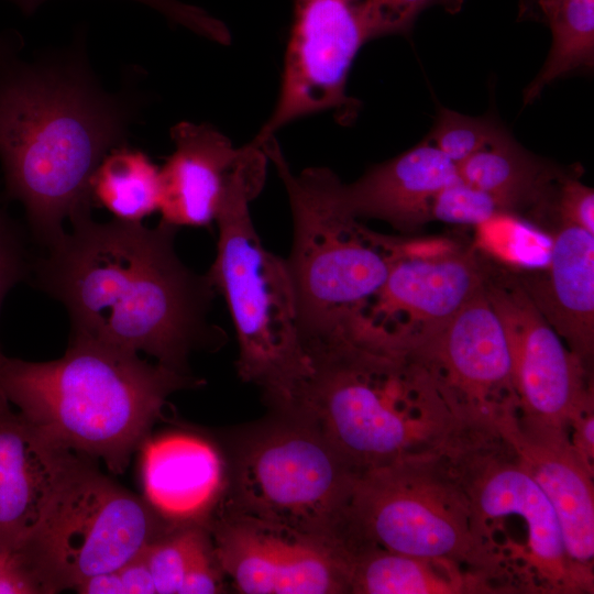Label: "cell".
Segmentation results:
<instances>
[{"label":"cell","mask_w":594,"mask_h":594,"mask_svg":"<svg viewBox=\"0 0 594 594\" xmlns=\"http://www.w3.org/2000/svg\"><path fill=\"white\" fill-rule=\"evenodd\" d=\"M520 285L590 371L594 353V234L563 223L546 275L522 279Z\"/></svg>","instance_id":"20"},{"label":"cell","mask_w":594,"mask_h":594,"mask_svg":"<svg viewBox=\"0 0 594 594\" xmlns=\"http://www.w3.org/2000/svg\"><path fill=\"white\" fill-rule=\"evenodd\" d=\"M200 381L151 364L138 353L73 337L48 362L9 358L0 350V392L45 437L122 474L150 437L173 393Z\"/></svg>","instance_id":"4"},{"label":"cell","mask_w":594,"mask_h":594,"mask_svg":"<svg viewBox=\"0 0 594 594\" xmlns=\"http://www.w3.org/2000/svg\"><path fill=\"white\" fill-rule=\"evenodd\" d=\"M22 38L0 33V162L6 197L19 200L47 249L63 222L90 212V179L125 145L138 100L95 79L82 48L28 61Z\"/></svg>","instance_id":"2"},{"label":"cell","mask_w":594,"mask_h":594,"mask_svg":"<svg viewBox=\"0 0 594 594\" xmlns=\"http://www.w3.org/2000/svg\"><path fill=\"white\" fill-rule=\"evenodd\" d=\"M462 180L490 194L503 211L540 200L554 175L507 133L458 165Z\"/></svg>","instance_id":"23"},{"label":"cell","mask_w":594,"mask_h":594,"mask_svg":"<svg viewBox=\"0 0 594 594\" xmlns=\"http://www.w3.org/2000/svg\"><path fill=\"white\" fill-rule=\"evenodd\" d=\"M116 572L122 594H156L153 579L141 553Z\"/></svg>","instance_id":"35"},{"label":"cell","mask_w":594,"mask_h":594,"mask_svg":"<svg viewBox=\"0 0 594 594\" xmlns=\"http://www.w3.org/2000/svg\"><path fill=\"white\" fill-rule=\"evenodd\" d=\"M360 0H295L277 103L252 140L262 142L287 123L331 111L351 123L359 102L345 94L352 62L366 42Z\"/></svg>","instance_id":"11"},{"label":"cell","mask_w":594,"mask_h":594,"mask_svg":"<svg viewBox=\"0 0 594 594\" xmlns=\"http://www.w3.org/2000/svg\"><path fill=\"white\" fill-rule=\"evenodd\" d=\"M548 497L565 550L587 594L594 592V470L573 448L566 427L521 414L517 408L492 422Z\"/></svg>","instance_id":"15"},{"label":"cell","mask_w":594,"mask_h":594,"mask_svg":"<svg viewBox=\"0 0 594 594\" xmlns=\"http://www.w3.org/2000/svg\"><path fill=\"white\" fill-rule=\"evenodd\" d=\"M260 146L290 205L294 241L286 262L307 344L341 330L363 310L384 285L395 253L391 243L356 223L332 170L309 167L295 174L274 136Z\"/></svg>","instance_id":"6"},{"label":"cell","mask_w":594,"mask_h":594,"mask_svg":"<svg viewBox=\"0 0 594 594\" xmlns=\"http://www.w3.org/2000/svg\"><path fill=\"white\" fill-rule=\"evenodd\" d=\"M353 594H492L483 575L441 558L403 554L374 546L352 551L350 588Z\"/></svg>","instance_id":"22"},{"label":"cell","mask_w":594,"mask_h":594,"mask_svg":"<svg viewBox=\"0 0 594 594\" xmlns=\"http://www.w3.org/2000/svg\"><path fill=\"white\" fill-rule=\"evenodd\" d=\"M504 212L487 193L471 186L461 177L443 187L432 199L430 218L449 223L480 226Z\"/></svg>","instance_id":"27"},{"label":"cell","mask_w":594,"mask_h":594,"mask_svg":"<svg viewBox=\"0 0 594 594\" xmlns=\"http://www.w3.org/2000/svg\"><path fill=\"white\" fill-rule=\"evenodd\" d=\"M33 262L36 285L66 308L72 336L145 352L189 374L194 351L218 348L223 331L208 320L216 289L175 251L177 228L163 221L99 223L90 212Z\"/></svg>","instance_id":"1"},{"label":"cell","mask_w":594,"mask_h":594,"mask_svg":"<svg viewBox=\"0 0 594 594\" xmlns=\"http://www.w3.org/2000/svg\"><path fill=\"white\" fill-rule=\"evenodd\" d=\"M552 32L548 58L525 91L534 100L552 80L592 66L594 54V0H537Z\"/></svg>","instance_id":"25"},{"label":"cell","mask_w":594,"mask_h":594,"mask_svg":"<svg viewBox=\"0 0 594 594\" xmlns=\"http://www.w3.org/2000/svg\"><path fill=\"white\" fill-rule=\"evenodd\" d=\"M471 254L405 257L395 250L388 276L354 327L371 340L400 349L453 316L485 285Z\"/></svg>","instance_id":"16"},{"label":"cell","mask_w":594,"mask_h":594,"mask_svg":"<svg viewBox=\"0 0 594 594\" xmlns=\"http://www.w3.org/2000/svg\"><path fill=\"white\" fill-rule=\"evenodd\" d=\"M224 573L217 560L212 540L204 547L190 563L179 594H212L223 588Z\"/></svg>","instance_id":"31"},{"label":"cell","mask_w":594,"mask_h":594,"mask_svg":"<svg viewBox=\"0 0 594 594\" xmlns=\"http://www.w3.org/2000/svg\"><path fill=\"white\" fill-rule=\"evenodd\" d=\"M170 526L144 498L89 462L67 484L38 528L12 550L42 593H57L118 570Z\"/></svg>","instance_id":"8"},{"label":"cell","mask_w":594,"mask_h":594,"mask_svg":"<svg viewBox=\"0 0 594 594\" xmlns=\"http://www.w3.org/2000/svg\"><path fill=\"white\" fill-rule=\"evenodd\" d=\"M505 133L490 119L441 108L427 140L458 166Z\"/></svg>","instance_id":"26"},{"label":"cell","mask_w":594,"mask_h":594,"mask_svg":"<svg viewBox=\"0 0 594 594\" xmlns=\"http://www.w3.org/2000/svg\"><path fill=\"white\" fill-rule=\"evenodd\" d=\"M353 546L451 560L513 593L506 569L486 539L464 492L439 455L360 473L348 509Z\"/></svg>","instance_id":"7"},{"label":"cell","mask_w":594,"mask_h":594,"mask_svg":"<svg viewBox=\"0 0 594 594\" xmlns=\"http://www.w3.org/2000/svg\"><path fill=\"white\" fill-rule=\"evenodd\" d=\"M452 394L471 422L518 407L506 329L484 287L440 326L402 348Z\"/></svg>","instance_id":"13"},{"label":"cell","mask_w":594,"mask_h":594,"mask_svg":"<svg viewBox=\"0 0 594 594\" xmlns=\"http://www.w3.org/2000/svg\"><path fill=\"white\" fill-rule=\"evenodd\" d=\"M459 178L458 166L426 140L376 165L355 183L343 184L342 197L355 218L381 219L411 230L431 219L433 197Z\"/></svg>","instance_id":"21"},{"label":"cell","mask_w":594,"mask_h":594,"mask_svg":"<svg viewBox=\"0 0 594 594\" xmlns=\"http://www.w3.org/2000/svg\"><path fill=\"white\" fill-rule=\"evenodd\" d=\"M315 377L300 418L359 474L440 455L471 421L418 360L334 333L307 344Z\"/></svg>","instance_id":"3"},{"label":"cell","mask_w":594,"mask_h":594,"mask_svg":"<svg viewBox=\"0 0 594 594\" xmlns=\"http://www.w3.org/2000/svg\"><path fill=\"white\" fill-rule=\"evenodd\" d=\"M142 479L150 506L170 525H207L226 490V466L208 440L185 432L142 444Z\"/></svg>","instance_id":"19"},{"label":"cell","mask_w":594,"mask_h":594,"mask_svg":"<svg viewBox=\"0 0 594 594\" xmlns=\"http://www.w3.org/2000/svg\"><path fill=\"white\" fill-rule=\"evenodd\" d=\"M89 462L14 413L0 392V551L12 550L31 536Z\"/></svg>","instance_id":"17"},{"label":"cell","mask_w":594,"mask_h":594,"mask_svg":"<svg viewBox=\"0 0 594 594\" xmlns=\"http://www.w3.org/2000/svg\"><path fill=\"white\" fill-rule=\"evenodd\" d=\"M449 0H363L360 14L366 41L374 37L405 33L417 15L433 3Z\"/></svg>","instance_id":"29"},{"label":"cell","mask_w":594,"mask_h":594,"mask_svg":"<svg viewBox=\"0 0 594 594\" xmlns=\"http://www.w3.org/2000/svg\"><path fill=\"white\" fill-rule=\"evenodd\" d=\"M358 475L312 425L277 429L243 453L229 508L349 546Z\"/></svg>","instance_id":"10"},{"label":"cell","mask_w":594,"mask_h":594,"mask_svg":"<svg viewBox=\"0 0 594 594\" xmlns=\"http://www.w3.org/2000/svg\"><path fill=\"white\" fill-rule=\"evenodd\" d=\"M485 290L508 337L517 409L546 424L566 427L576 406L593 394L590 371L519 283L486 279Z\"/></svg>","instance_id":"14"},{"label":"cell","mask_w":594,"mask_h":594,"mask_svg":"<svg viewBox=\"0 0 594 594\" xmlns=\"http://www.w3.org/2000/svg\"><path fill=\"white\" fill-rule=\"evenodd\" d=\"M175 151L160 169L161 221L180 227H209L237 173L261 148L234 147L209 124L183 121L170 130Z\"/></svg>","instance_id":"18"},{"label":"cell","mask_w":594,"mask_h":594,"mask_svg":"<svg viewBox=\"0 0 594 594\" xmlns=\"http://www.w3.org/2000/svg\"><path fill=\"white\" fill-rule=\"evenodd\" d=\"M160 169L146 154L121 145L109 151L90 179V198L114 219L141 222L158 210Z\"/></svg>","instance_id":"24"},{"label":"cell","mask_w":594,"mask_h":594,"mask_svg":"<svg viewBox=\"0 0 594 594\" xmlns=\"http://www.w3.org/2000/svg\"><path fill=\"white\" fill-rule=\"evenodd\" d=\"M33 262L20 228L0 200V309L8 292L32 272Z\"/></svg>","instance_id":"30"},{"label":"cell","mask_w":594,"mask_h":594,"mask_svg":"<svg viewBox=\"0 0 594 594\" xmlns=\"http://www.w3.org/2000/svg\"><path fill=\"white\" fill-rule=\"evenodd\" d=\"M559 209L563 223L575 224L594 234V191L578 180L562 184Z\"/></svg>","instance_id":"32"},{"label":"cell","mask_w":594,"mask_h":594,"mask_svg":"<svg viewBox=\"0 0 594 594\" xmlns=\"http://www.w3.org/2000/svg\"><path fill=\"white\" fill-rule=\"evenodd\" d=\"M266 163V156L257 154L231 180L216 219V258L206 275L233 321L239 376L299 417L315 364L299 329L287 262L263 245L249 210L262 190Z\"/></svg>","instance_id":"5"},{"label":"cell","mask_w":594,"mask_h":594,"mask_svg":"<svg viewBox=\"0 0 594 594\" xmlns=\"http://www.w3.org/2000/svg\"><path fill=\"white\" fill-rule=\"evenodd\" d=\"M23 13L31 14L47 0H10ZM156 10L167 20L219 44H229L231 35L223 22L199 7L178 0H133Z\"/></svg>","instance_id":"28"},{"label":"cell","mask_w":594,"mask_h":594,"mask_svg":"<svg viewBox=\"0 0 594 594\" xmlns=\"http://www.w3.org/2000/svg\"><path fill=\"white\" fill-rule=\"evenodd\" d=\"M224 575L245 594L349 593L352 549L228 508L207 522Z\"/></svg>","instance_id":"12"},{"label":"cell","mask_w":594,"mask_h":594,"mask_svg":"<svg viewBox=\"0 0 594 594\" xmlns=\"http://www.w3.org/2000/svg\"><path fill=\"white\" fill-rule=\"evenodd\" d=\"M566 430L570 441L587 464L594 470V402L593 394L584 398L571 414Z\"/></svg>","instance_id":"33"},{"label":"cell","mask_w":594,"mask_h":594,"mask_svg":"<svg viewBox=\"0 0 594 594\" xmlns=\"http://www.w3.org/2000/svg\"><path fill=\"white\" fill-rule=\"evenodd\" d=\"M41 594L40 586L14 551H0V594Z\"/></svg>","instance_id":"34"},{"label":"cell","mask_w":594,"mask_h":594,"mask_svg":"<svg viewBox=\"0 0 594 594\" xmlns=\"http://www.w3.org/2000/svg\"><path fill=\"white\" fill-rule=\"evenodd\" d=\"M439 458L468 497L483 532L488 521L514 519L504 556L517 593H526L516 546L518 524L537 593L587 594L568 557L552 505L493 424H469Z\"/></svg>","instance_id":"9"}]
</instances>
